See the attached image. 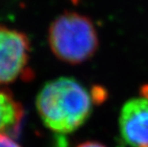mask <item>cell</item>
Returning <instances> with one entry per match:
<instances>
[{
    "instance_id": "1",
    "label": "cell",
    "mask_w": 148,
    "mask_h": 147,
    "mask_svg": "<svg viewBox=\"0 0 148 147\" xmlns=\"http://www.w3.org/2000/svg\"><path fill=\"white\" fill-rule=\"evenodd\" d=\"M95 93L90 94L81 83L71 77L47 82L36 96V109L42 121L56 133L74 132L91 114Z\"/></svg>"
},
{
    "instance_id": "2",
    "label": "cell",
    "mask_w": 148,
    "mask_h": 147,
    "mask_svg": "<svg viewBox=\"0 0 148 147\" xmlns=\"http://www.w3.org/2000/svg\"><path fill=\"white\" fill-rule=\"evenodd\" d=\"M48 40L53 54L72 65L89 60L99 48L95 25L77 12H64L56 17L49 28Z\"/></svg>"
},
{
    "instance_id": "3",
    "label": "cell",
    "mask_w": 148,
    "mask_h": 147,
    "mask_svg": "<svg viewBox=\"0 0 148 147\" xmlns=\"http://www.w3.org/2000/svg\"><path fill=\"white\" fill-rule=\"evenodd\" d=\"M30 51V41L26 34L0 26V85L29 77Z\"/></svg>"
},
{
    "instance_id": "4",
    "label": "cell",
    "mask_w": 148,
    "mask_h": 147,
    "mask_svg": "<svg viewBox=\"0 0 148 147\" xmlns=\"http://www.w3.org/2000/svg\"><path fill=\"white\" fill-rule=\"evenodd\" d=\"M119 131L130 147H148V93L129 99L119 115Z\"/></svg>"
},
{
    "instance_id": "5",
    "label": "cell",
    "mask_w": 148,
    "mask_h": 147,
    "mask_svg": "<svg viewBox=\"0 0 148 147\" xmlns=\"http://www.w3.org/2000/svg\"><path fill=\"white\" fill-rule=\"evenodd\" d=\"M24 109L14 95L0 86V134L15 135L20 129Z\"/></svg>"
},
{
    "instance_id": "6",
    "label": "cell",
    "mask_w": 148,
    "mask_h": 147,
    "mask_svg": "<svg viewBox=\"0 0 148 147\" xmlns=\"http://www.w3.org/2000/svg\"><path fill=\"white\" fill-rule=\"evenodd\" d=\"M0 147H21V145L18 144L12 136L0 134Z\"/></svg>"
},
{
    "instance_id": "7",
    "label": "cell",
    "mask_w": 148,
    "mask_h": 147,
    "mask_svg": "<svg viewBox=\"0 0 148 147\" xmlns=\"http://www.w3.org/2000/svg\"><path fill=\"white\" fill-rule=\"evenodd\" d=\"M77 147H106L104 144L97 142H94V140H89V142H85L78 144Z\"/></svg>"
}]
</instances>
